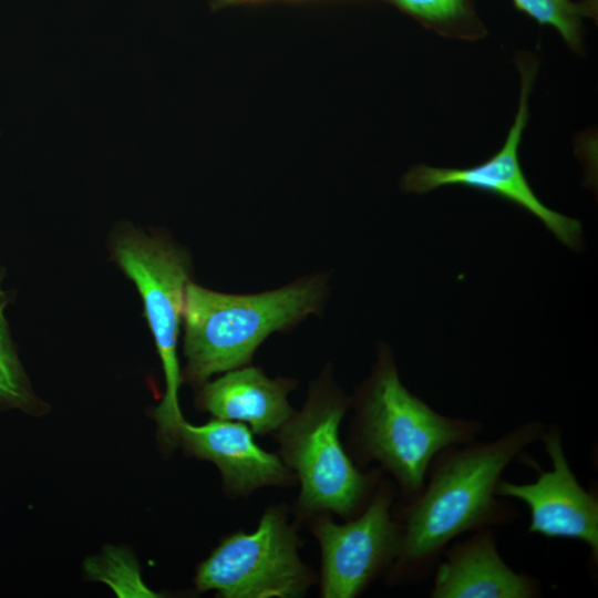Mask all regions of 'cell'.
Instances as JSON below:
<instances>
[{"instance_id": "cell-1", "label": "cell", "mask_w": 598, "mask_h": 598, "mask_svg": "<svg viewBox=\"0 0 598 598\" xmlns=\"http://www.w3.org/2000/svg\"><path fill=\"white\" fill-rule=\"evenodd\" d=\"M545 424L526 421L493 440H474L441 450L431 461L421 492L392 507L401 526L393 584H422L445 548L460 536L513 523L518 509L499 499L496 486L507 466L540 441Z\"/></svg>"}, {"instance_id": "cell-2", "label": "cell", "mask_w": 598, "mask_h": 598, "mask_svg": "<svg viewBox=\"0 0 598 598\" xmlns=\"http://www.w3.org/2000/svg\"><path fill=\"white\" fill-rule=\"evenodd\" d=\"M351 403L352 439L361 464L380 463L394 480L401 502L422 489L433 457L478 437L483 423L439 413L402 383L391 349L381 344L369 378Z\"/></svg>"}, {"instance_id": "cell-3", "label": "cell", "mask_w": 598, "mask_h": 598, "mask_svg": "<svg viewBox=\"0 0 598 598\" xmlns=\"http://www.w3.org/2000/svg\"><path fill=\"white\" fill-rule=\"evenodd\" d=\"M328 291L323 272L251 295L218 292L190 280L183 310V381L200 385L214 374L248 365L270 334L319 313Z\"/></svg>"}, {"instance_id": "cell-4", "label": "cell", "mask_w": 598, "mask_h": 598, "mask_svg": "<svg viewBox=\"0 0 598 598\" xmlns=\"http://www.w3.org/2000/svg\"><path fill=\"white\" fill-rule=\"evenodd\" d=\"M109 249L112 260L141 296L165 379V393L154 417L163 437L176 441L184 421L178 402L183 374L177 346L186 286L192 280V257L166 233L146 234L126 220L116 223L111 230Z\"/></svg>"}, {"instance_id": "cell-5", "label": "cell", "mask_w": 598, "mask_h": 598, "mask_svg": "<svg viewBox=\"0 0 598 598\" xmlns=\"http://www.w3.org/2000/svg\"><path fill=\"white\" fill-rule=\"evenodd\" d=\"M350 404L351 399L324 377L303 409L278 430L282 460L299 477V503L306 511L354 517L381 481L378 471H360L340 441V423Z\"/></svg>"}, {"instance_id": "cell-6", "label": "cell", "mask_w": 598, "mask_h": 598, "mask_svg": "<svg viewBox=\"0 0 598 598\" xmlns=\"http://www.w3.org/2000/svg\"><path fill=\"white\" fill-rule=\"evenodd\" d=\"M293 532L281 511L268 509L252 533L224 539L197 568L198 590L226 598L297 597L309 586Z\"/></svg>"}, {"instance_id": "cell-7", "label": "cell", "mask_w": 598, "mask_h": 598, "mask_svg": "<svg viewBox=\"0 0 598 598\" xmlns=\"http://www.w3.org/2000/svg\"><path fill=\"white\" fill-rule=\"evenodd\" d=\"M395 485L378 484L364 509L344 524L319 520L315 534L322 553L321 595L326 598H353L383 570L394 564L402 532L393 516Z\"/></svg>"}, {"instance_id": "cell-8", "label": "cell", "mask_w": 598, "mask_h": 598, "mask_svg": "<svg viewBox=\"0 0 598 598\" xmlns=\"http://www.w3.org/2000/svg\"><path fill=\"white\" fill-rule=\"evenodd\" d=\"M540 442L548 455L551 468L544 471L529 460L537 472L532 483H514L501 478L496 495L515 498L529 509L528 534L546 538L579 540L590 550L591 567L598 565V495L597 489L587 491L578 481L564 448L559 425L545 426Z\"/></svg>"}, {"instance_id": "cell-9", "label": "cell", "mask_w": 598, "mask_h": 598, "mask_svg": "<svg viewBox=\"0 0 598 598\" xmlns=\"http://www.w3.org/2000/svg\"><path fill=\"white\" fill-rule=\"evenodd\" d=\"M522 92L515 122L503 147L487 161L464 168L419 165L403 178L408 192L424 194L447 185H458L497 195L516 204L539 219L554 236L569 248L581 245L579 220L557 213L542 203L529 186L518 161V146L528 120V95L532 68L520 66Z\"/></svg>"}, {"instance_id": "cell-10", "label": "cell", "mask_w": 598, "mask_h": 598, "mask_svg": "<svg viewBox=\"0 0 598 598\" xmlns=\"http://www.w3.org/2000/svg\"><path fill=\"white\" fill-rule=\"evenodd\" d=\"M430 598H538L540 582L514 570L502 557L494 528L470 533L443 551L432 575Z\"/></svg>"}, {"instance_id": "cell-11", "label": "cell", "mask_w": 598, "mask_h": 598, "mask_svg": "<svg viewBox=\"0 0 598 598\" xmlns=\"http://www.w3.org/2000/svg\"><path fill=\"white\" fill-rule=\"evenodd\" d=\"M177 440L192 455L213 462L226 486L237 494L286 484L292 477L283 461L262 450L240 422L216 419L194 425L184 420Z\"/></svg>"}, {"instance_id": "cell-12", "label": "cell", "mask_w": 598, "mask_h": 598, "mask_svg": "<svg viewBox=\"0 0 598 598\" xmlns=\"http://www.w3.org/2000/svg\"><path fill=\"white\" fill-rule=\"evenodd\" d=\"M197 405L216 419L246 423L252 433L278 431L295 413L287 395L290 379H270L257 368L244 365L199 385Z\"/></svg>"}, {"instance_id": "cell-13", "label": "cell", "mask_w": 598, "mask_h": 598, "mask_svg": "<svg viewBox=\"0 0 598 598\" xmlns=\"http://www.w3.org/2000/svg\"><path fill=\"white\" fill-rule=\"evenodd\" d=\"M6 270L0 266V406L17 408L28 412L41 408L18 359L6 319V308L11 296L2 288Z\"/></svg>"}, {"instance_id": "cell-14", "label": "cell", "mask_w": 598, "mask_h": 598, "mask_svg": "<svg viewBox=\"0 0 598 598\" xmlns=\"http://www.w3.org/2000/svg\"><path fill=\"white\" fill-rule=\"evenodd\" d=\"M515 6L540 24L554 27L571 47L580 43V22L594 16L585 3L570 0H514Z\"/></svg>"}, {"instance_id": "cell-15", "label": "cell", "mask_w": 598, "mask_h": 598, "mask_svg": "<svg viewBox=\"0 0 598 598\" xmlns=\"http://www.w3.org/2000/svg\"><path fill=\"white\" fill-rule=\"evenodd\" d=\"M415 17L432 23H447L466 13L464 0H393Z\"/></svg>"}, {"instance_id": "cell-16", "label": "cell", "mask_w": 598, "mask_h": 598, "mask_svg": "<svg viewBox=\"0 0 598 598\" xmlns=\"http://www.w3.org/2000/svg\"><path fill=\"white\" fill-rule=\"evenodd\" d=\"M585 4L592 12V14L596 12L597 0H586Z\"/></svg>"}, {"instance_id": "cell-17", "label": "cell", "mask_w": 598, "mask_h": 598, "mask_svg": "<svg viewBox=\"0 0 598 598\" xmlns=\"http://www.w3.org/2000/svg\"><path fill=\"white\" fill-rule=\"evenodd\" d=\"M221 1H231V0H221Z\"/></svg>"}]
</instances>
